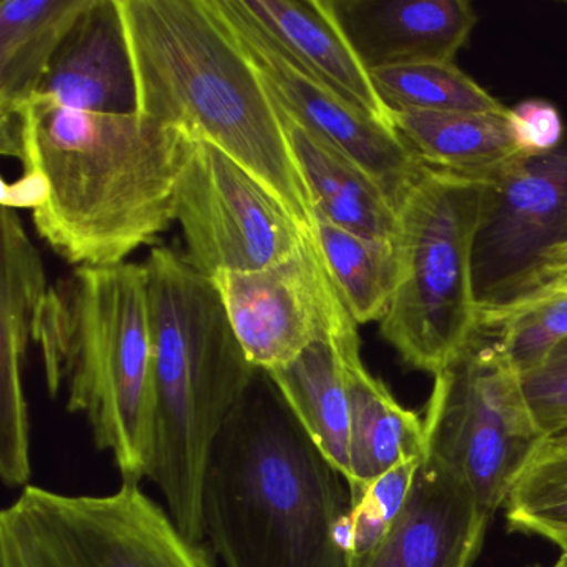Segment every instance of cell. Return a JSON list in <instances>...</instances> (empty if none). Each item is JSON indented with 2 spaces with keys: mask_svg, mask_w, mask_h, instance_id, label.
<instances>
[{
  "mask_svg": "<svg viewBox=\"0 0 567 567\" xmlns=\"http://www.w3.org/2000/svg\"><path fill=\"white\" fill-rule=\"evenodd\" d=\"M0 124L2 154L44 187L35 230L69 264H125L174 224L192 148L184 132L138 114L69 111L41 94Z\"/></svg>",
  "mask_w": 567,
  "mask_h": 567,
  "instance_id": "1",
  "label": "cell"
},
{
  "mask_svg": "<svg viewBox=\"0 0 567 567\" xmlns=\"http://www.w3.org/2000/svg\"><path fill=\"white\" fill-rule=\"evenodd\" d=\"M200 513L225 567H350V486L265 371L212 446Z\"/></svg>",
  "mask_w": 567,
  "mask_h": 567,
  "instance_id": "2",
  "label": "cell"
},
{
  "mask_svg": "<svg viewBox=\"0 0 567 567\" xmlns=\"http://www.w3.org/2000/svg\"><path fill=\"white\" fill-rule=\"evenodd\" d=\"M137 114L234 158L315 234L317 217L280 107L218 0H118Z\"/></svg>",
  "mask_w": 567,
  "mask_h": 567,
  "instance_id": "3",
  "label": "cell"
},
{
  "mask_svg": "<svg viewBox=\"0 0 567 567\" xmlns=\"http://www.w3.org/2000/svg\"><path fill=\"white\" fill-rule=\"evenodd\" d=\"M154 343V457L158 487L182 533L204 543L202 486L212 446L257 377L220 291L167 247L144 264Z\"/></svg>",
  "mask_w": 567,
  "mask_h": 567,
  "instance_id": "4",
  "label": "cell"
},
{
  "mask_svg": "<svg viewBox=\"0 0 567 567\" xmlns=\"http://www.w3.org/2000/svg\"><path fill=\"white\" fill-rule=\"evenodd\" d=\"M51 396L69 384L99 450L124 483L141 484L154 457L155 380L144 265L78 267L49 288L34 324Z\"/></svg>",
  "mask_w": 567,
  "mask_h": 567,
  "instance_id": "5",
  "label": "cell"
},
{
  "mask_svg": "<svg viewBox=\"0 0 567 567\" xmlns=\"http://www.w3.org/2000/svg\"><path fill=\"white\" fill-rule=\"evenodd\" d=\"M483 195L484 182L423 165L396 204V287L380 333L433 377L481 333L473 250Z\"/></svg>",
  "mask_w": 567,
  "mask_h": 567,
  "instance_id": "6",
  "label": "cell"
},
{
  "mask_svg": "<svg viewBox=\"0 0 567 567\" xmlns=\"http://www.w3.org/2000/svg\"><path fill=\"white\" fill-rule=\"evenodd\" d=\"M0 567H214L141 484L104 496L22 489L0 513Z\"/></svg>",
  "mask_w": 567,
  "mask_h": 567,
  "instance_id": "7",
  "label": "cell"
},
{
  "mask_svg": "<svg viewBox=\"0 0 567 567\" xmlns=\"http://www.w3.org/2000/svg\"><path fill=\"white\" fill-rule=\"evenodd\" d=\"M423 423L427 456L453 471L489 517L544 441L519 373L481 333L434 377Z\"/></svg>",
  "mask_w": 567,
  "mask_h": 567,
  "instance_id": "8",
  "label": "cell"
},
{
  "mask_svg": "<svg viewBox=\"0 0 567 567\" xmlns=\"http://www.w3.org/2000/svg\"><path fill=\"white\" fill-rule=\"evenodd\" d=\"M175 221L185 260L208 278L280 264L315 235L254 175L204 141H192L178 177Z\"/></svg>",
  "mask_w": 567,
  "mask_h": 567,
  "instance_id": "9",
  "label": "cell"
},
{
  "mask_svg": "<svg viewBox=\"0 0 567 567\" xmlns=\"http://www.w3.org/2000/svg\"><path fill=\"white\" fill-rule=\"evenodd\" d=\"M212 280L248 360L267 373L291 363L317 338L360 327L331 278L317 235H308L280 264L225 271Z\"/></svg>",
  "mask_w": 567,
  "mask_h": 567,
  "instance_id": "10",
  "label": "cell"
},
{
  "mask_svg": "<svg viewBox=\"0 0 567 567\" xmlns=\"http://www.w3.org/2000/svg\"><path fill=\"white\" fill-rule=\"evenodd\" d=\"M567 238V132L554 151L519 155L484 182L473 250L480 308L509 295Z\"/></svg>",
  "mask_w": 567,
  "mask_h": 567,
  "instance_id": "11",
  "label": "cell"
},
{
  "mask_svg": "<svg viewBox=\"0 0 567 567\" xmlns=\"http://www.w3.org/2000/svg\"><path fill=\"white\" fill-rule=\"evenodd\" d=\"M218 6L278 104L353 158L396 205L423 167L396 131L370 117L301 68L238 11L235 0H218Z\"/></svg>",
  "mask_w": 567,
  "mask_h": 567,
  "instance_id": "12",
  "label": "cell"
},
{
  "mask_svg": "<svg viewBox=\"0 0 567 567\" xmlns=\"http://www.w3.org/2000/svg\"><path fill=\"white\" fill-rule=\"evenodd\" d=\"M489 520L470 487L426 454L400 516L350 567H473Z\"/></svg>",
  "mask_w": 567,
  "mask_h": 567,
  "instance_id": "13",
  "label": "cell"
},
{
  "mask_svg": "<svg viewBox=\"0 0 567 567\" xmlns=\"http://www.w3.org/2000/svg\"><path fill=\"white\" fill-rule=\"evenodd\" d=\"M370 72L417 64H454L477 22L466 0H330Z\"/></svg>",
  "mask_w": 567,
  "mask_h": 567,
  "instance_id": "14",
  "label": "cell"
},
{
  "mask_svg": "<svg viewBox=\"0 0 567 567\" xmlns=\"http://www.w3.org/2000/svg\"><path fill=\"white\" fill-rule=\"evenodd\" d=\"M39 94L69 111L137 114V81L118 0H91Z\"/></svg>",
  "mask_w": 567,
  "mask_h": 567,
  "instance_id": "15",
  "label": "cell"
},
{
  "mask_svg": "<svg viewBox=\"0 0 567 567\" xmlns=\"http://www.w3.org/2000/svg\"><path fill=\"white\" fill-rule=\"evenodd\" d=\"M235 6L301 68L370 117L394 128L393 115L348 41L330 0H235Z\"/></svg>",
  "mask_w": 567,
  "mask_h": 567,
  "instance_id": "16",
  "label": "cell"
},
{
  "mask_svg": "<svg viewBox=\"0 0 567 567\" xmlns=\"http://www.w3.org/2000/svg\"><path fill=\"white\" fill-rule=\"evenodd\" d=\"M278 107L317 220L330 221L371 240L394 244L396 205L386 192L333 142L301 124L280 104Z\"/></svg>",
  "mask_w": 567,
  "mask_h": 567,
  "instance_id": "17",
  "label": "cell"
},
{
  "mask_svg": "<svg viewBox=\"0 0 567 567\" xmlns=\"http://www.w3.org/2000/svg\"><path fill=\"white\" fill-rule=\"evenodd\" d=\"M361 348L358 327L317 338L291 363L265 371L321 453L351 477V416L347 357Z\"/></svg>",
  "mask_w": 567,
  "mask_h": 567,
  "instance_id": "18",
  "label": "cell"
},
{
  "mask_svg": "<svg viewBox=\"0 0 567 567\" xmlns=\"http://www.w3.org/2000/svg\"><path fill=\"white\" fill-rule=\"evenodd\" d=\"M351 416V501L388 471L426 456L424 423L398 403L386 384L361 360V348L347 357Z\"/></svg>",
  "mask_w": 567,
  "mask_h": 567,
  "instance_id": "19",
  "label": "cell"
},
{
  "mask_svg": "<svg viewBox=\"0 0 567 567\" xmlns=\"http://www.w3.org/2000/svg\"><path fill=\"white\" fill-rule=\"evenodd\" d=\"M393 127L421 164L473 181H489L520 155L509 111L394 112Z\"/></svg>",
  "mask_w": 567,
  "mask_h": 567,
  "instance_id": "20",
  "label": "cell"
},
{
  "mask_svg": "<svg viewBox=\"0 0 567 567\" xmlns=\"http://www.w3.org/2000/svg\"><path fill=\"white\" fill-rule=\"evenodd\" d=\"M91 0H4L0 4V121L41 92L55 54Z\"/></svg>",
  "mask_w": 567,
  "mask_h": 567,
  "instance_id": "21",
  "label": "cell"
},
{
  "mask_svg": "<svg viewBox=\"0 0 567 567\" xmlns=\"http://www.w3.org/2000/svg\"><path fill=\"white\" fill-rule=\"evenodd\" d=\"M315 235L353 320L358 324L383 320L396 287L394 244L361 237L320 218Z\"/></svg>",
  "mask_w": 567,
  "mask_h": 567,
  "instance_id": "22",
  "label": "cell"
},
{
  "mask_svg": "<svg viewBox=\"0 0 567 567\" xmlns=\"http://www.w3.org/2000/svg\"><path fill=\"white\" fill-rule=\"evenodd\" d=\"M374 89L394 112H491L509 107L464 74L456 64H417L370 72Z\"/></svg>",
  "mask_w": 567,
  "mask_h": 567,
  "instance_id": "23",
  "label": "cell"
},
{
  "mask_svg": "<svg viewBox=\"0 0 567 567\" xmlns=\"http://www.w3.org/2000/svg\"><path fill=\"white\" fill-rule=\"evenodd\" d=\"M503 507L511 530L543 537L567 553V447L544 440Z\"/></svg>",
  "mask_w": 567,
  "mask_h": 567,
  "instance_id": "24",
  "label": "cell"
},
{
  "mask_svg": "<svg viewBox=\"0 0 567 567\" xmlns=\"http://www.w3.org/2000/svg\"><path fill=\"white\" fill-rule=\"evenodd\" d=\"M493 333L514 370L523 374L546 360L567 340V293L540 295L520 307L481 323V333Z\"/></svg>",
  "mask_w": 567,
  "mask_h": 567,
  "instance_id": "25",
  "label": "cell"
},
{
  "mask_svg": "<svg viewBox=\"0 0 567 567\" xmlns=\"http://www.w3.org/2000/svg\"><path fill=\"white\" fill-rule=\"evenodd\" d=\"M423 460L408 461L388 471L368 484L357 499L351 501L348 517L350 560L367 556L383 539L403 511Z\"/></svg>",
  "mask_w": 567,
  "mask_h": 567,
  "instance_id": "26",
  "label": "cell"
},
{
  "mask_svg": "<svg viewBox=\"0 0 567 567\" xmlns=\"http://www.w3.org/2000/svg\"><path fill=\"white\" fill-rule=\"evenodd\" d=\"M519 378L524 400L544 440L567 430V340Z\"/></svg>",
  "mask_w": 567,
  "mask_h": 567,
  "instance_id": "27",
  "label": "cell"
},
{
  "mask_svg": "<svg viewBox=\"0 0 567 567\" xmlns=\"http://www.w3.org/2000/svg\"><path fill=\"white\" fill-rule=\"evenodd\" d=\"M509 125L520 155L547 154L566 135L557 109L540 99H530L509 107Z\"/></svg>",
  "mask_w": 567,
  "mask_h": 567,
  "instance_id": "28",
  "label": "cell"
},
{
  "mask_svg": "<svg viewBox=\"0 0 567 567\" xmlns=\"http://www.w3.org/2000/svg\"><path fill=\"white\" fill-rule=\"evenodd\" d=\"M556 291L567 293V238L550 248L540 258L537 267L503 300L481 308L480 323L504 313V311L520 307L540 295L556 293Z\"/></svg>",
  "mask_w": 567,
  "mask_h": 567,
  "instance_id": "29",
  "label": "cell"
},
{
  "mask_svg": "<svg viewBox=\"0 0 567 567\" xmlns=\"http://www.w3.org/2000/svg\"><path fill=\"white\" fill-rule=\"evenodd\" d=\"M546 440H550L553 443L567 447V430L560 431V433L554 434V436L546 437Z\"/></svg>",
  "mask_w": 567,
  "mask_h": 567,
  "instance_id": "30",
  "label": "cell"
},
{
  "mask_svg": "<svg viewBox=\"0 0 567 567\" xmlns=\"http://www.w3.org/2000/svg\"><path fill=\"white\" fill-rule=\"evenodd\" d=\"M530 567H544V566H530ZM549 567H567V553H560V556L557 557L556 563Z\"/></svg>",
  "mask_w": 567,
  "mask_h": 567,
  "instance_id": "31",
  "label": "cell"
}]
</instances>
